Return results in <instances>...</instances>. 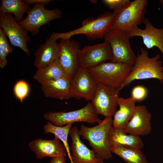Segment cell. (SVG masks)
Instances as JSON below:
<instances>
[{
	"label": "cell",
	"mask_w": 163,
	"mask_h": 163,
	"mask_svg": "<svg viewBox=\"0 0 163 163\" xmlns=\"http://www.w3.org/2000/svg\"><path fill=\"white\" fill-rule=\"evenodd\" d=\"M158 54L150 57L147 50L141 48L138 52L132 71L122 84L120 89L136 80L156 78L163 83V65Z\"/></svg>",
	"instance_id": "obj_1"
},
{
	"label": "cell",
	"mask_w": 163,
	"mask_h": 163,
	"mask_svg": "<svg viewBox=\"0 0 163 163\" xmlns=\"http://www.w3.org/2000/svg\"><path fill=\"white\" fill-rule=\"evenodd\" d=\"M112 117H105L97 126L88 127L82 125L79 134L87 140L95 153L103 160H108L112 157L109 133L112 126Z\"/></svg>",
	"instance_id": "obj_2"
},
{
	"label": "cell",
	"mask_w": 163,
	"mask_h": 163,
	"mask_svg": "<svg viewBox=\"0 0 163 163\" xmlns=\"http://www.w3.org/2000/svg\"><path fill=\"white\" fill-rule=\"evenodd\" d=\"M148 4L147 0L129 1L121 8L113 11L112 29L128 33L139 27L145 18Z\"/></svg>",
	"instance_id": "obj_3"
},
{
	"label": "cell",
	"mask_w": 163,
	"mask_h": 163,
	"mask_svg": "<svg viewBox=\"0 0 163 163\" xmlns=\"http://www.w3.org/2000/svg\"><path fill=\"white\" fill-rule=\"evenodd\" d=\"M113 18V12H107L96 19L91 18L85 19L78 28L65 33H53L51 36L57 40L70 39L72 36L80 34H84L91 40L104 38L112 29Z\"/></svg>",
	"instance_id": "obj_4"
},
{
	"label": "cell",
	"mask_w": 163,
	"mask_h": 163,
	"mask_svg": "<svg viewBox=\"0 0 163 163\" xmlns=\"http://www.w3.org/2000/svg\"><path fill=\"white\" fill-rule=\"evenodd\" d=\"M132 68L133 66L110 61L88 69L97 82L120 89Z\"/></svg>",
	"instance_id": "obj_5"
},
{
	"label": "cell",
	"mask_w": 163,
	"mask_h": 163,
	"mask_svg": "<svg viewBox=\"0 0 163 163\" xmlns=\"http://www.w3.org/2000/svg\"><path fill=\"white\" fill-rule=\"evenodd\" d=\"M104 38L111 49L112 59L111 61L133 66L136 56L131 48L129 42L130 37L127 32L112 29Z\"/></svg>",
	"instance_id": "obj_6"
},
{
	"label": "cell",
	"mask_w": 163,
	"mask_h": 163,
	"mask_svg": "<svg viewBox=\"0 0 163 163\" xmlns=\"http://www.w3.org/2000/svg\"><path fill=\"white\" fill-rule=\"evenodd\" d=\"M44 119L55 126L64 125L77 122H84L91 124H98L103 121L99 118L91 103L88 102L84 107L69 112H50L44 113Z\"/></svg>",
	"instance_id": "obj_7"
},
{
	"label": "cell",
	"mask_w": 163,
	"mask_h": 163,
	"mask_svg": "<svg viewBox=\"0 0 163 163\" xmlns=\"http://www.w3.org/2000/svg\"><path fill=\"white\" fill-rule=\"evenodd\" d=\"M62 17V12L59 9L48 10L43 4H35L27 12L25 18L19 23L25 30L36 36L39 33L41 27Z\"/></svg>",
	"instance_id": "obj_8"
},
{
	"label": "cell",
	"mask_w": 163,
	"mask_h": 163,
	"mask_svg": "<svg viewBox=\"0 0 163 163\" xmlns=\"http://www.w3.org/2000/svg\"><path fill=\"white\" fill-rule=\"evenodd\" d=\"M97 90L91 104L97 114L112 117L116 111L119 89L97 82Z\"/></svg>",
	"instance_id": "obj_9"
},
{
	"label": "cell",
	"mask_w": 163,
	"mask_h": 163,
	"mask_svg": "<svg viewBox=\"0 0 163 163\" xmlns=\"http://www.w3.org/2000/svg\"><path fill=\"white\" fill-rule=\"evenodd\" d=\"M0 27L7 36L11 44L19 48L28 56L30 55L27 46L30 37L12 14H0Z\"/></svg>",
	"instance_id": "obj_10"
},
{
	"label": "cell",
	"mask_w": 163,
	"mask_h": 163,
	"mask_svg": "<svg viewBox=\"0 0 163 163\" xmlns=\"http://www.w3.org/2000/svg\"><path fill=\"white\" fill-rule=\"evenodd\" d=\"M97 83L88 69L79 67L71 79L72 97L91 101L95 95Z\"/></svg>",
	"instance_id": "obj_11"
},
{
	"label": "cell",
	"mask_w": 163,
	"mask_h": 163,
	"mask_svg": "<svg viewBox=\"0 0 163 163\" xmlns=\"http://www.w3.org/2000/svg\"><path fill=\"white\" fill-rule=\"evenodd\" d=\"M112 53L109 44L106 41L89 45L80 49L78 60L79 67L87 69L97 66L107 60L111 61Z\"/></svg>",
	"instance_id": "obj_12"
},
{
	"label": "cell",
	"mask_w": 163,
	"mask_h": 163,
	"mask_svg": "<svg viewBox=\"0 0 163 163\" xmlns=\"http://www.w3.org/2000/svg\"><path fill=\"white\" fill-rule=\"evenodd\" d=\"M76 126L71 128L69 135L71 139V163H104L92 149L90 150L81 141Z\"/></svg>",
	"instance_id": "obj_13"
},
{
	"label": "cell",
	"mask_w": 163,
	"mask_h": 163,
	"mask_svg": "<svg viewBox=\"0 0 163 163\" xmlns=\"http://www.w3.org/2000/svg\"><path fill=\"white\" fill-rule=\"evenodd\" d=\"M59 60L62 66L71 79L79 67L78 53L80 49L79 43L74 40L61 39Z\"/></svg>",
	"instance_id": "obj_14"
},
{
	"label": "cell",
	"mask_w": 163,
	"mask_h": 163,
	"mask_svg": "<svg viewBox=\"0 0 163 163\" xmlns=\"http://www.w3.org/2000/svg\"><path fill=\"white\" fill-rule=\"evenodd\" d=\"M152 115L144 105L136 106L133 115L123 129L126 133L145 136L151 131Z\"/></svg>",
	"instance_id": "obj_15"
},
{
	"label": "cell",
	"mask_w": 163,
	"mask_h": 163,
	"mask_svg": "<svg viewBox=\"0 0 163 163\" xmlns=\"http://www.w3.org/2000/svg\"><path fill=\"white\" fill-rule=\"evenodd\" d=\"M28 145L30 150L35 154L38 159L46 157H66V154L64 145L55 136L52 140L36 139L30 142Z\"/></svg>",
	"instance_id": "obj_16"
},
{
	"label": "cell",
	"mask_w": 163,
	"mask_h": 163,
	"mask_svg": "<svg viewBox=\"0 0 163 163\" xmlns=\"http://www.w3.org/2000/svg\"><path fill=\"white\" fill-rule=\"evenodd\" d=\"M143 23L145 26L144 29L139 27L128 32L130 38L140 37L143 43L148 49L154 47H157L163 56V27L158 28L154 27L148 18H145Z\"/></svg>",
	"instance_id": "obj_17"
},
{
	"label": "cell",
	"mask_w": 163,
	"mask_h": 163,
	"mask_svg": "<svg viewBox=\"0 0 163 163\" xmlns=\"http://www.w3.org/2000/svg\"><path fill=\"white\" fill-rule=\"evenodd\" d=\"M57 40L50 36L39 46L34 54V65L37 69L48 66L59 58L60 44Z\"/></svg>",
	"instance_id": "obj_18"
},
{
	"label": "cell",
	"mask_w": 163,
	"mask_h": 163,
	"mask_svg": "<svg viewBox=\"0 0 163 163\" xmlns=\"http://www.w3.org/2000/svg\"><path fill=\"white\" fill-rule=\"evenodd\" d=\"M71 78H64L41 84V89L47 97L60 100L72 98L71 94Z\"/></svg>",
	"instance_id": "obj_19"
},
{
	"label": "cell",
	"mask_w": 163,
	"mask_h": 163,
	"mask_svg": "<svg viewBox=\"0 0 163 163\" xmlns=\"http://www.w3.org/2000/svg\"><path fill=\"white\" fill-rule=\"evenodd\" d=\"M109 140L111 146H119L141 149L144 144L140 136L126 133L123 129L112 126L109 133Z\"/></svg>",
	"instance_id": "obj_20"
},
{
	"label": "cell",
	"mask_w": 163,
	"mask_h": 163,
	"mask_svg": "<svg viewBox=\"0 0 163 163\" xmlns=\"http://www.w3.org/2000/svg\"><path fill=\"white\" fill-rule=\"evenodd\" d=\"M136 101L132 97H119L117 105L119 109L115 111L113 120V127L124 129L130 119L134 111Z\"/></svg>",
	"instance_id": "obj_21"
},
{
	"label": "cell",
	"mask_w": 163,
	"mask_h": 163,
	"mask_svg": "<svg viewBox=\"0 0 163 163\" xmlns=\"http://www.w3.org/2000/svg\"><path fill=\"white\" fill-rule=\"evenodd\" d=\"M67 77L70 78L61 64L59 59L48 66L37 69L33 76L34 79L40 84Z\"/></svg>",
	"instance_id": "obj_22"
},
{
	"label": "cell",
	"mask_w": 163,
	"mask_h": 163,
	"mask_svg": "<svg viewBox=\"0 0 163 163\" xmlns=\"http://www.w3.org/2000/svg\"><path fill=\"white\" fill-rule=\"evenodd\" d=\"M30 9L29 5L21 0H2L0 14H13L15 19L19 22L24 19V14Z\"/></svg>",
	"instance_id": "obj_23"
},
{
	"label": "cell",
	"mask_w": 163,
	"mask_h": 163,
	"mask_svg": "<svg viewBox=\"0 0 163 163\" xmlns=\"http://www.w3.org/2000/svg\"><path fill=\"white\" fill-rule=\"evenodd\" d=\"M111 150L126 163H149L145 155L140 149L116 146H112Z\"/></svg>",
	"instance_id": "obj_24"
},
{
	"label": "cell",
	"mask_w": 163,
	"mask_h": 163,
	"mask_svg": "<svg viewBox=\"0 0 163 163\" xmlns=\"http://www.w3.org/2000/svg\"><path fill=\"white\" fill-rule=\"evenodd\" d=\"M72 124H68L63 126L59 127L55 126L49 122H47L43 127L44 131L45 133H53L54 135L55 136L62 141L70 159L71 158V154L68 142V137Z\"/></svg>",
	"instance_id": "obj_25"
},
{
	"label": "cell",
	"mask_w": 163,
	"mask_h": 163,
	"mask_svg": "<svg viewBox=\"0 0 163 163\" xmlns=\"http://www.w3.org/2000/svg\"><path fill=\"white\" fill-rule=\"evenodd\" d=\"M14 50L8 44L6 36L0 28V67L2 69L7 65V57Z\"/></svg>",
	"instance_id": "obj_26"
},
{
	"label": "cell",
	"mask_w": 163,
	"mask_h": 163,
	"mask_svg": "<svg viewBox=\"0 0 163 163\" xmlns=\"http://www.w3.org/2000/svg\"><path fill=\"white\" fill-rule=\"evenodd\" d=\"M29 91L28 84L24 80L17 81L13 88V91L15 97L21 103L28 96Z\"/></svg>",
	"instance_id": "obj_27"
},
{
	"label": "cell",
	"mask_w": 163,
	"mask_h": 163,
	"mask_svg": "<svg viewBox=\"0 0 163 163\" xmlns=\"http://www.w3.org/2000/svg\"><path fill=\"white\" fill-rule=\"evenodd\" d=\"M148 94L146 88L141 85L134 87L131 91V96L136 101H142L145 99Z\"/></svg>",
	"instance_id": "obj_28"
},
{
	"label": "cell",
	"mask_w": 163,
	"mask_h": 163,
	"mask_svg": "<svg viewBox=\"0 0 163 163\" xmlns=\"http://www.w3.org/2000/svg\"><path fill=\"white\" fill-rule=\"evenodd\" d=\"M129 1V0H104L103 2L110 9L114 11L121 8Z\"/></svg>",
	"instance_id": "obj_29"
},
{
	"label": "cell",
	"mask_w": 163,
	"mask_h": 163,
	"mask_svg": "<svg viewBox=\"0 0 163 163\" xmlns=\"http://www.w3.org/2000/svg\"><path fill=\"white\" fill-rule=\"evenodd\" d=\"M23 1L28 5L33 4H43L45 5H47L50 2L51 0H24Z\"/></svg>",
	"instance_id": "obj_30"
},
{
	"label": "cell",
	"mask_w": 163,
	"mask_h": 163,
	"mask_svg": "<svg viewBox=\"0 0 163 163\" xmlns=\"http://www.w3.org/2000/svg\"><path fill=\"white\" fill-rule=\"evenodd\" d=\"M66 158L65 156H59L52 158L50 163H66Z\"/></svg>",
	"instance_id": "obj_31"
},
{
	"label": "cell",
	"mask_w": 163,
	"mask_h": 163,
	"mask_svg": "<svg viewBox=\"0 0 163 163\" xmlns=\"http://www.w3.org/2000/svg\"><path fill=\"white\" fill-rule=\"evenodd\" d=\"M159 2L161 4V5L163 7V0H160Z\"/></svg>",
	"instance_id": "obj_32"
}]
</instances>
